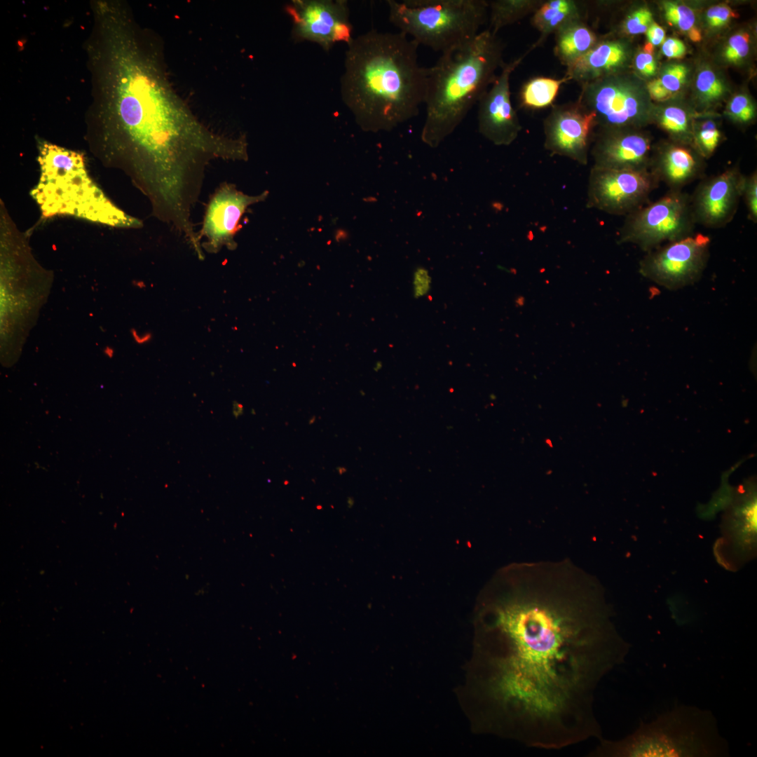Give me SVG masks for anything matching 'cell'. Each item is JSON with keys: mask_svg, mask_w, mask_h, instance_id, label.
Segmentation results:
<instances>
[{"mask_svg": "<svg viewBox=\"0 0 757 757\" xmlns=\"http://www.w3.org/2000/svg\"><path fill=\"white\" fill-rule=\"evenodd\" d=\"M596 580L569 559L499 568L476 605L481 728L560 749L602 737L596 690L630 648Z\"/></svg>", "mask_w": 757, "mask_h": 757, "instance_id": "obj_1", "label": "cell"}, {"mask_svg": "<svg viewBox=\"0 0 757 757\" xmlns=\"http://www.w3.org/2000/svg\"><path fill=\"white\" fill-rule=\"evenodd\" d=\"M94 17L90 110L110 124L115 149L147 195L172 212H189L199 201L207 167L243 161L247 140L197 118L172 86L160 39L126 4H102Z\"/></svg>", "mask_w": 757, "mask_h": 757, "instance_id": "obj_2", "label": "cell"}, {"mask_svg": "<svg viewBox=\"0 0 757 757\" xmlns=\"http://www.w3.org/2000/svg\"><path fill=\"white\" fill-rule=\"evenodd\" d=\"M347 46L341 97L363 130L389 131L418 114L428 68L418 62L415 41L371 29Z\"/></svg>", "mask_w": 757, "mask_h": 757, "instance_id": "obj_3", "label": "cell"}, {"mask_svg": "<svg viewBox=\"0 0 757 757\" xmlns=\"http://www.w3.org/2000/svg\"><path fill=\"white\" fill-rule=\"evenodd\" d=\"M503 50L502 40L486 29L428 68L424 144L436 148L456 130L495 80Z\"/></svg>", "mask_w": 757, "mask_h": 757, "instance_id": "obj_4", "label": "cell"}, {"mask_svg": "<svg viewBox=\"0 0 757 757\" xmlns=\"http://www.w3.org/2000/svg\"><path fill=\"white\" fill-rule=\"evenodd\" d=\"M595 757H717L728 754L710 711L681 705L649 723L641 722L628 736L603 737L589 753Z\"/></svg>", "mask_w": 757, "mask_h": 757, "instance_id": "obj_5", "label": "cell"}, {"mask_svg": "<svg viewBox=\"0 0 757 757\" xmlns=\"http://www.w3.org/2000/svg\"><path fill=\"white\" fill-rule=\"evenodd\" d=\"M41 175L33 196L45 216L69 214L121 227L141 221L114 205L93 183L83 156L50 143L40 147Z\"/></svg>", "mask_w": 757, "mask_h": 757, "instance_id": "obj_6", "label": "cell"}, {"mask_svg": "<svg viewBox=\"0 0 757 757\" xmlns=\"http://www.w3.org/2000/svg\"><path fill=\"white\" fill-rule=\"evenodd\" d=\"M389 20L402 33L445 53L471 42L488 18L485 0H388Z\"/></svg>", "mask_w": 757, "mask_h": 757, "instance_id": "obj_7", "label": "cell"}, {"mask_svg": "<svg viewBox=\"0 0 757 757\" xmlns=\"http://www.w3.org/2000/svg\"><path fill=\"white\" fill-rule=\"evenodd\" d=\"M695 224L690 196L682 190H669L656 201L627 215L618 241L650 252L693 234Z\"/></svg>", "mask_w": 757, "mask_h": 757, "instance_id": "obj_8", "label": "cell"}, {"mask_svg": "<svg viewBox=\"0 0 757 757\" xmlns=\"http://www.w3.org/2000/svg\"><path fill=\"white\" fill-rule=\"evenodd\" d=\"M710 238L702 233L664 244L641 259L639 272L668 289H678L702 277L709 257Z\"/></svg>", "mask_w": 757, "mask_h": 757, "instance_id": "obj_9", "label": "cell"}, {"mask_svg": "<svg viewBox=\"0 0 757 757\" xmlns=\"http://www.w3.org/2000/svg\"><path fill=\"white\" fill-rule=\"evenodd\" d=\"M577 100L594 113L601 128H633L643 121V97L634 81L623 72L580 85Z\"/></svg>", "mask_w": 757, "mask_h": 757, "instance_id": "obj_10", "label": "cell"}, {"mask_svg": "<svg viewBox=\"0 0 757 757\" xmlns=\"http://www.w3.org/2000/svg\"><path fill=\"white\" fill-rule=\"evenodd\" d=\"M660 182L650 170H590L587 207L614 215H628L644 205Z\"/></svg>", "mask_w": 757, "mask_h": 757, "instance_id": "obj_11", "label": "cell"}, {"mask_svg": "<svg viewBox=\"0 0 757 757\" xmlns=\"http://www.w3.org/2000/svg\"><path fill=\"white\" fill-rule=\"evenodd\" d=\"M286 10L292 20L291 36L296 43H315L328 51L335 43H348L353 38L346 1L293 0Z\"/></svg>", "mask_w": 757, "mask_h": 757, "instance_id": "obj_12", "label": "cell"}, {"mask_svg": "<svg viewBox=\"0 0 757 757\" xmlns=\"http://www.w3.org/2000/svg\"><path fill=\"white\" fill-rule=\"evenodd\" d=\"M596 116L578 100L556 105L543 123L546 150L587 165Z\"/></svg>", "mask_w": 757, "mask_h": 757, "instance_id": "obj_13", "label": "cell"}, {"mask_svg": "<svg viewBox=\"0 0 757 757\" xmlns=\"http://www.w3.org/2000/svg\"><path fill=\"white\" fill-rule=\"evenodd\" d=\"M268 196V191L250 196L238 190L233 184H221L205 210L198 233L200 240L205 239L201 246L208 252H217L223 247L234 250L237 247L235 236L241 217L250 205L264 201Z\"/></svg>", "mask_w": 757, "mask_h": 757, "instance_id": "obj_14", "label": "cell"}, {"mask_svg": "<svg viewBox=\"0 0 757 757\" xmlns=\"http://www.w3.org/2000/svg\"><path fill=\"white\" fill-rule=\"evenodd\" d=\"M529 53L504 62L489 89L478 102L479 133L497 146H508L518 137L522 127L510 100L512 73Z\"/></svg>", "mask_w": 757, "mask_h": 757, "instance_id": "obj_15", "label": "cell"}, {"mask_svg": "<svg viewBox=\"0 0 757 757\" xmlns=\"http://www.w3.org/2000/svg\"><path fill=\"white\" fill-rule=\"evenodd\" d=\"M745 175L737 167L703 179L690 196L695 224L718 229L734 218L742 196Z\"/></svg>", "mask_w": 757, "mask_h": 757, "instance_id": "obj_16", "label": "cell"}, {"mask_svg": "<svg viewBox=\"0 0 757 757\" xmlns=\"http://www.w3.org/2000/svg\"><path fill=\"white\" fill-rule=\"evenodd\" d=\"M592 149L593 166L649 170L650 140L633 128H601Z\"/></svg>", "mask_w": 757, "mask_h": 757, "instance_id": "obj_17", "label": "cell"}, {"mask_svg": "<svg viewBox=\"0 0 757 757\" xmlns=\"http://www.w3.org/2000/svg\"><path fill=\"white\" fill-rule=\"evenodd\" d=\"M629 43L622 39L598 40L583 56L566 67L565 75L580 85L623 72L631 58Z\"/></svg>", "mask_w": 757, "mask_h": 757, "instance_id": "obj_18", "label": "cell"}, {"mask_svg": "<svg viewBox=\"0 0 757 757\" xmlns=\"http://www.w3.org/2000/svg\"><path fill=\"white\" fill-rule=\"evenodd\" d=\"M649 170L670 190H682L704 175V164L699 154L678 144L664 147L655 160H650Z\"/></svg>", "mask_w": 757, "mask_h": 757, "instance_id": "obj_19", "label": "cell"}, {"mask_svg": "<svg viewBox=\"0 0 757 757\" xmlns=\"http://www.w3.org/2000/svg\"><path fill=\"white\" fill-rule=\"evenodd\" d=\"M586 1L575 0L543 1L532 14L531 24L539 32V38L528 49L530 53L540 46L551 34L571 21L587 19Z\"/></svg>", "mask_w": 757, "mask_h": 757, "instance_id": "obj_20", "label": "cell"}, {"mask_svg": "<svg viewBox=\"0 0 757 757\" xmlns=\"http://www.w3.org/2000/svg\"><path fill=\"white\" fill-rule=\"evenodd\" d=\"M554 34V55L566 67L586 54L599 40L585 19L567 22Z\"/></svg>", "mask_w": 757, "mask_h": 757, "instance_id": "obj_21", "label": "cell"}, {"mask_svg": "<svg viewBox=\"0 0 757 757\" xmlns=\"http://www.w3.org/2000/svg\"><path fill=\"white\" fill-rule=\"evenodd\" d=\"M544 0H493L488 1L489 26L494 34L504 27L514 24L533 14Z\"/></svg>", "mask_w": 757, "mask_h": 757, "instance_id": "obj_22", "label": "cell"}, {"mask_svg": "<svg viewBox=\"0 0 757 757\" xmlns=\"http://www.w3.org/2000/svg\"><path fill=\"white\" fill-rule=\"evenodd\" d=\"M569 81L571 80L566 75L559 79L535 77L522 86L520 91L521 104L531 109L546 107L553 102L560 86Z\"/></svg>", "mask_w": 757, "mask_h": 757, "instance_id": "obj_23", "label": "cell"}, {"mask_svg": "<svg viewBox=\"0 0 757 757\" xmlns=\"http://www.w3.org/2000/svg\"><path fill=\"white\" fill-rule=\"evenodd\" d=\"M688 73V69L683 64L669 65L660 77L648 83L647 88L650 97L657 101L668 100L683 86Z\"/></svg>", "mask_w": 757, "mask_h": 757, "instance_id": "obj_24", "label": "cell"}, {"mask_svg": "<svg viewBox=\"0 0 757 757\" xmlns=\"http://www.w3.org/2000/svg\"><path fill=\"white\" fill-rule=\"evenodd\" d=\"M663 7L665 18L669 24L686 32L692 41L697 42L701 40V33L695 26V13L690 8L671 1L664 2Z\"/></svg>", "mask_w": 757, "mask_h": 757, "instance_id": "obj_25", "label": "cell"}, {"mask_svg": "<svg viewBox=\"0 0 757 757\" xmlns=\"http://www.w3.org/2000/svg\"><path fill=\"white\" fill-rule=\"evenodd\" d=\"M659 125L666 132L681 140L689 139L690 127L685 111L676 107H669L661 114Z\"/></svg>", "mask_w": 757, "mask_h": 757, "instance_id": "obj_26", "label": "cell"}, {"mask_svg": "<svg viewBox=\"0 0 757 757\" xmlns=\"http://www.w3.org/2000/svg\"><path fill=\"white\" fill-rule=\"evenodd\" d=\"M721 132L716 123L706 120L700 123L695 131V138L700 155L709 156L714 153L721 139Z\"/></svg>", "mask_w": 757, "mask_h": 757, "instance_id": "obj_27", "label": "cell"}, {"mask_svg": "<svg viewBox=\"0 0 757 757\" xmlns=\"http://www.w3.org/2000/svg\"><path fill=\"white\" fill-rule=\"evenodd\" d=\"M652 20L653 14L649 9L645 7L633 9L622 20L620 32L628 36L646 33Z\"/></svg>", "mask_w": 757, "mask_h": 757, "instance_id": "obj_28", "label": "cell"}, {"mask_svg": "<svg viewBox=\"0 0 757 757\" xmlns=\"http://www.w3.org/2000/svg\"><path fill=\"white\" fill-rule=\"evenodd\" d=\"M696 88L700 96L710 102L720 98L724 93V86L716 74L709 69L699 72L696 79Z\"/></svg>", "mask_w": 757, "mask_h": 757, "instance_id": "obj_29", "label": "cell"}, {"mask_svg": "<svg viewBox=\"0 0 757 757\" xmlns=\"http://www.w3.org/2000/svg\"><path fill=\"white\" fill-rule=\"evenodd\" d=\"M749 34L746 32H739L732 35L723 51L725 60L730 63L737 64L745 57L749 50Z\"/></svg>", "mask_w": 757, "mask_h": 757, "instance_id": "obj_30", "label": "cell"}, {"mask_svg": "<svg viewBox=\"0 0 757 757\" xmlns=\"http://www.w3.org/2000/svg\"><path fill=\"white\" fill-rule=\"evenodd\" d=\"M728 114L732 120L746 123L753 118L755 110L753 103L746 95H737L729 103Z\"/></svg>", "mask_w": 757, "mask_h": 757, "instance_id": "obj_31", "label": "cell"}, {"mask_svg": "<svg viewBox=\"0 0 757 757\" xmlns=\"http://www.w3.org/2000/svg\"><path fill=\"white\" fill-rule=\"evenodd\" d=\"M746 207L748 218L753 223L757 222V172L753 171L749 176H745L742 196Z\"/></svg>", "mask_w": 757, "mask_h": 757, "instance_id": "obj_32", "label": "cell"}, {"mask_svg": "<svg viewBox=\"0 0 757 757\" xmlns=\"http://www.w3.org/2000/svg\"><path fill=\"white\" fill-rule=\"evenodd\" d=\"M735 17L736 13L725 4H718L709 8L706 15L707 24L712 28L721 27Z\"/></svg>", "mask_w": 757, "mask_h": 757, "instance_id": "obj_33", "label": "cell"}, {"mask_svg": "<svg viewBox=\"0 0 757 757\" xmlns=\"http://www.w3.org/2000/svg\"><path fill=\"white\" fill-rule=\"evenodd\" d=\"M432 278L427 268L417 267L413 274V292L415 298L426 295L431 288Z\"/></svg>", "mask_w": 757, "mask_h": 757, "instance_id": "obj_34", "label": "cell"}, {"mask_svg": "<svg viewBox=\"0 0 757 757\" xmlns=\"http://www.w3.org/2000/svg\"><path fill=\"white\" fill-rule=\"evenodd\" d=\"M634 66L643 76L650 77L655 74L657 65L651 53L641 51L634 57Z\"/></svg>", "mask_w": 757, "mask_h": 757, "instance_id": "obj_35", "label": "cell"}, {"mask_svg": "<svg viewBox=\"0 0 757 757\" xmlns=\"http://www.w3.org/2000/svg\"><path fill=\"white\" fill-rule=\"evenodd\" d=\"M662 52L669 58H681L686 53L685 44L676 38H668L662 44Z\"/></svg>", "mask_w": 757, "mask_h": 757, "instance_id": "obj_36", "label": "cell"}, {"mask_svg": "<svg viewBox=\"0 0 757 757\" xmlns=\"http://www.w3.org/2000/svg\"><path fill=\"white\" fill-rule=\"evenodd\" d=\"M649 43L653 46L663 43L665 40V32L664 29L655 22H652L646 32Z\"/></svg>", "mask_w": 757, "mask_h": 757, "instance_id": "obj_37", "label": "cell"}]
</instances>
